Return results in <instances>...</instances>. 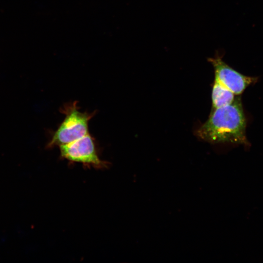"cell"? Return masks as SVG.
I'll return each mask as SVG.
<instances>
[{
	"label": "cell",
	"instance_id": "obj_1",
	"mask_svg": "<svg viewBox=\"0 0 263 263\" xmlns=\"http://www.w3.org/2000/svg\"><path fill=\"white\" fill-rule=\"evenodd\" d=\"M246 122L240 97L229 104L211 111L196 131L200 139L211 143L246 144Z\"/></svg>",
	"mask_w": 263,
	"mask_h": 263
},
{
	"label": "cell",
	"instance_id": "obj_3",
	"mask_svg": "<svg viewBox=\"0 0 263 263\" xmlns=\"http://www.w3.org/2000/svg\"><path fill=\"white\" fill-rule=\"evenodd\" d=\"M59 147L61 157L70 162L96 168H106L108 166V162L99 158L94 139L90 133Z\"/></svg>",
	"mask_w": 263,
	"mask_h": 263
},
{
	"label": "cell",
	"instance_id": "obj_2",
	"mask_svg": "<svg viewBox=\"0 0 263 263\" xmlns=\"http://www.w3.org/2000/svg\"><path fill=\"white\" fill-rule=\"evenodd\" d=\"M60 111L65 118L53 134L47 148L70 143L90 133L89 122L95 114L94 112L80 111L76 101L65 104Z\"/></svg>",
	"mask_w": 263,
	"mask_h": 263
},
{
	"label": "cell",
	"instance_id": "obj_5",
	"mask_svg": "<svg viewBox=\"0 0 263 263\" xmlns=\"http://www.w3.org/2000/svg\"><path fill=\"white\" fill-rule=\"evenodd\" d=\"M235 94L214 78L212 89V108L213 110L230 104L234 99Z\"/></svg>",
	"mask_w": 263,
	"mask_h": 263
},
{
	"label": "cell",
	"instance_id": "obj_4",
	"mask_svg": "<svg viewBox=\"0 0 263 263\" xmlns=\"http://www.w3.org/2000/svg\"><path fill=\"white\" fill-rule=\"evenodd\" d=\"M207 60L214 69V78L236 95L241 94L247 86L256 80L235 70L224 61L218 53L214 57L208 58Z\"/></svg>",
	"mask_w": 263,
	"mask_h": 263
}]
</instances>
